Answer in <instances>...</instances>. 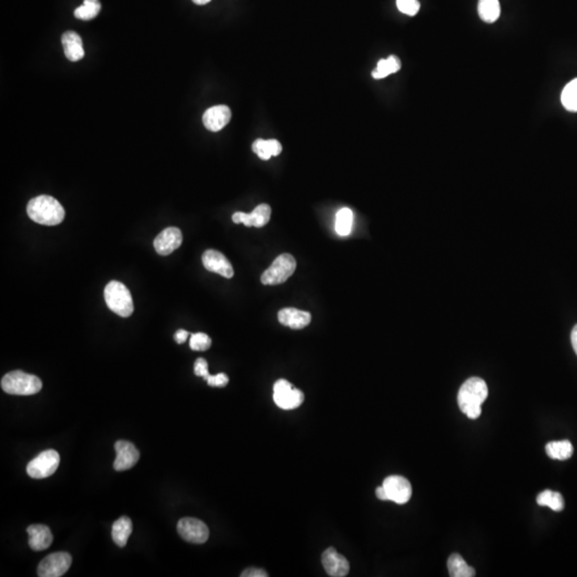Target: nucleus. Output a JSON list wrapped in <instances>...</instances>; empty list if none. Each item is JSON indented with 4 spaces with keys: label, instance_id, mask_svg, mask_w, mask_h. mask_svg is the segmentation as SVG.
<instances>
[{
    "label": "nucleus",
    "instance_id": "obj_5",
    "mask_svg": "<svg viewBox=\"0 0 577 577\" xmlns=\"http://www.w3.org/2000/svg\"><path fill=\"white\" fill-rule=\"evenodd\" d=\"M296 270V261L290 254H283L276 258L269 269L261 276V283L265 285H276L285 283Z\"/></svg>",
    "mask_w": 577,
    "mask_h": 577
},
{
    "label": "nucleus",
    "instance_id": "obj_20",
    "mask_svg": "<svg viewBox=\"0 0 577 577\" xmlns=\"http://www.w3.org/2000/svg\"><path fill=\"white\" fill-rule=\"evenodd\" d=\"M133 532V524L131 518L122 516L117 520L112 525V536L114 543L120 547H124L128 543V538Z\"/></svg>",
    "mask_w": 577,
    "mask_h": 577
},
{
    "label": "nucleus",
    "instance_id": "obj_27",
    "mask_svg": "<svg viewBox=\"0 0 577 577\" xmlns=\"http://www.w3.org/2000/svg\"><path fill=\"white\" fill-rule=\"evenodd\" d=\"M100 11L101 3L99 0H83V5L77 8L74 15L81 21H91L98 17Z\"/></svg>",
    "mask_w": 577,
    "mask_h": 577
},
{
    "label": "nucleus",
    "instance_id": "obj_10",
    "mask_svg": "<svg viewBox=\"0 0 577 577\" xmlns=\"http://www.w3.org/2000/svg\"><path fill=\"white\" fill-rule=\"evenodd\" d=\"M388 500L396 504L404 505L411 499L412 485L409 480L401 476H389L383 483Z\"/></svg>",
    "mask_w": 577,
    "mask_h": 577
},
{
    "label": "nucleus",
    "instance_id": "obj_3",
    "mask_svg": "<svg viewBox=\"0 0 577 577\" xmlns=\"http://www.w3.org/2000/svg\"><path fill=\"white\" fill-rule=\"evenodd\" d=\"M3 392L15 396H31L42 389V381L34 374L17 370L9 372L1 380Z\"/></svg>",
    "mask_w": 577,
    "mask_h": 577
},
{
    "label": "nucleus",
    "instance_id": "obj_35",
    "mask_svg": "<svg viewBox=\"0 0 577 577\" xmlns=\"http://www.w3.org/2000/svg\"><path fill=\"white\" fill-rule=\"evenodd\" d=\"M188 337V332L184 330H180L176 332V335H174V339H176V343L179 345H182L184 342L186 341Z\"/></svg>",
    "mask_w": 577,
    "mask_h": 577
},
{
    "label": "nucleus",
    "instance_id": "obj_4",
    "mask_svg": "<svg viewBox=\"0 0 577 577\" xmlns=\"http://www.w3.org/2000/svg\"><path fill=\"white\" fill-rule=\"evenodd\" d=\"M105 302L114 314L128 318L134 312L133 297L123 283L112 281L104 290Z\"/></svg>",
    "mask_w": 577,
    "mask_h": 577
},
{
    "label": "nucleus",
    "instance_id": "obj_37",
    "mask_svg": "<svg viewBox=\"0 0 577 577\" xmlns=\"http://www.w3.org/2000/svg\"><path fill=\"white\" fill-rule=\"evenodd\" d=\"M376 496H378V498L381 499V500H388L387 494H386V491H385L383 485L382 487L376 489Z\"/></svg>",
    "mask_w": 577,
    "mask_h": 577
},
{
    "label": "nucleus",
    "instance_id": "obj_2",
    "mask_svg": "<svg viewBox=\"0 0 577 577\" xmlns=\"http://www.w3.org/2000/svg\"><path fill=\"white\" fill-rule=\"evenodd\" d=\"M27 214L31 221L44 226L59 225L65 216V211L61 203L48 195H41L31 199L27 205Z\"/></svg>",
    "mask_w": 577,
    "mask_h": 577
},
{
    "label": "nucleus",
    "instance_id": "obj_8",
    "mask_svg": "<svg viewBox=\"0 0 577 577\" xmlns=\"http://www.w3.org/2000/svg\"><path fill=\"white\" fill-rule=\"evenodd\" d=\"M72 565V556L65 551L50 554L41 561L38 575L41 577H60L65 574Z\"/></svg>",
    "mask_w": 577,
    "mask_h": 577
},
{
    "label": "nucleus",
    "instance_id": "obj_11",
    "mask_svg": "<svg viewBox=\"0 0 577 577\" xmlns=\"http://www.w3.org/2000/svg\"><path fill=\"white\" fill-rule=\"evenodd\" d=\"M117 458L114 462V468L117 472H124L136 465L141 458L138 449L128 441H118L114 444Z\"/></svg>",
    "mask_w": 577,
    "mask_h": 577
},
{
    "label": "nucleus",
    "instance_id": "obj_28",
    "mask_svg": "<svg viewBox=\"0 0 577 577\" xmlns=\"http://www.w3.org/2000/svg\"><path fill=\"white\" fill-rule=\"evenodd\" d=\"M353 225V212L347 207L338 211L336 215V231L341 236H347L351 233Z\"/></svg>",
    "mask_w": 577,
    "mask_h": 577
},
{
    "label": "nucleus",
    "instance_id": "obj_30",
    "mask_svg": "<svg viewBox=\"0 0 577 577\" xmlns=\"http://www.w3.org/2000/svg\"><path fill=\"white\" fill-rule=\"evenodd\" d=\"M212 345V340L207 334H192L190 340V349L194 351H207Z\"/></svg>",
    "mask_w": 577,
    "mask_h": 577
},
{
    "label": "nucleus",
    "instance_id": "obj_25",
    "mask_svg": "<svg viewBox=\"0 0 577 577\" xmlns=\"http://www.w3.org/2000/svg\"><path fill=\"white\" fill-rule=\"evenodd\" d=\"M537 503L539 506L549 507L556 512H560L565 509V500L558 492L545 489L541 492L537 497Z\"/></svg>",
    "mask_w": 577,
    "mask_h": 577
},
{
    "label": "nucleus",
    "instance_id": "obj_31",
    "mask_svg": "<svg viewBox=\"0 0 577 577\" xmlns=\"http://www.w3.org/2000/svg\"><path fill=\"white\" fill-rule=\"evenodd\" d=\"M397 7L404 14L414 17L419 12L421 3L418 0H397Z\"/></svg>",
    "mask_w": 577,
    "mask_h": 577
},
{
    "label": "nucleus",
    "instance_id": "obj_13",
    "mask_svg": "<svg viewBox=\"0 0 577 577\" xmlns=\"http://www.w3.org/2000/svg\"><path fill=\"white\" fill-rule=\"evenodd\" d=\"M322 565L330 576L345 577L350 572L349 561L334 547H328L324 551L322 555Z\"/></svg>",
    "mask_w": 577,
    "mask_h": 577
},
{
    "label": "nucleus",
    "instance_id": "obj_19",
    "mask_svg": "<svg viewBox=\"0 0 577 577\" xmlns=\"http://www.w3.org/2000/svg\"><path fill=\"white\" fill-rule=\"evenodd\" d=\"M61 42L64 55L70 61L77 62L83 59L85 50H83V40L79 34H77L75 31H67L62 34Z\"/></svg>",
    "mask_w": 577,
    "mask_h": 577
},
{
    "label": "nucleus",
    "instance_id": "obj_7",
    "mask_svg": "<svg viewBox=\"0 0 577 577\" xmlns=\"http://www.w3.org/2000/svg\"><path fill=\"white\" fill-rule=\"evenodd\" d=\"M305 396L299 389H294L287 380H279L274 385V401L283 409H294L302 405Z\"/></svg>",
    "mask_w": 577,
    "mask_h": 577
},
{
    "label": "nucleus",
    "instance_id": "obj_9",
    "mask_svg": "<svg viewBox=\"0 0 577 577\" xmlns=\"http://www.w3.org/2000/svg\"><path fill=\"white\" fill-rule=\"evenodd\" d=\"M178 532L182 539L190 543L202 544L209 539V528L197 518H181L178 523Z\"/></svg>",
    "mask_w": 577,
    "mask_h": 577
},
{
    "label": "nucleus",
    "instance_id": "obj_32",
    "mask_svg": "<svg viewBox=\"0 0 577 577\" xmlns=\"http://www.w3.org/2000/svg\"><path fill=\"white\" fill-rule=\"evenodd\" d=\"M207 382L212 387H225L229 383V378L225 373H219L216 376L210 374L209 378H207Z\"/></svg>",
    "mask_w": 577,
    "mask_h": 577
},
{
    "label": "nucleus",
    "instance_id": "obj_16",
    "mask_svg": "<svg viewBox=\"0 0 577 577\" xmlns=\"http://www.w3.org/2000/svg\"><path fill=\"white\" fill-rule=\"evenodd\" d=\"M203 124L211 132H219L231 120V110L226 105L211 107L203 114Z\"/></svg>",
    "mask_w": 577,
    "mask_h": 577
},
{
    "label": "nucleus",
    "instance_id": "obj_34",
    "mask_svg": "<svg viewBox=\"0 0 577 577\" xmlns=\"http://www.w3.org/2000/svg\"><path fill=\"white\" fill-rule=\"evenodd\" d=\"M242 577H267L269 574L265 572L264 570H261V569H256V568H250L247 570H245L244 572L241 574Z\"/></svg>",
    "mask_w": 577,
    "mask_h": 577
},
{
    "label": "nucleus",
    "instance_id": "obj_23",
    "mask_svg": "<svg viewBox=\"0 0 577 577\" xmlns=\"http://www.w3.org/2000/svg\"><path fill=\"white\" fill-rule=\"evenodd\" d=\"M547 456L554 460L565 461L573 456V445L570 441H559V442H551L545 447Z\"/></svg>",
    "mask_w": 577,
    "mask_h": 577
},
{
    "label": "nucleus",
    "instance_id": "obj_21",
    "mask_svg": "<svg viewBox=\"0 0 577 577\" xmlns=\"http://www.w3.org/2000/svg\"><path fill=\"white\" fill-rule=\"evenodd\" d=\"M252 151L256 153L260 159L267 161L272 156H277L283 151V147L279 141L276 139H256L252 145Z\"/></svg>",
    "mask_w": 577,
    "mask_h": 577
},
{
    "label": "nucleus",
    "instance_id": "obj_29",
    "mask_svg": "<svg viewBox=\"0 0 577 577\" xmlns=\"http://www.w3.org/2000/svg\"><path fill=\"white\" fill-rule=\"evenodd\" d=\"M561 103L569 112H577V79L565 85L561 93Z\"/></svg>",
    "mask_w": 577,
    "mask_h": 577
},
{
    "label": "nucleus",
    "instance_id": "obj_12",
    "mask_svg": "<svg viewBox=\"0 0 577 577\" xmlns=\"http://www.w3.org/2000/svg\"><path fill=\"white\" fill-rule=\"evenodd\" d=\"M183 241L182 232L176 227L164 229L154 240V248L161 256H168L178 250Z\"/></svg>",
    "mask_w": 577,
    "mask_h": 577
},
{
    "label": "nucleus",
    "instance_id": "obj_6",
    "mask_svg": "<svg viewBox=\"0 0 577 577\" xmlns=\"http://www.w3.org/2000/svg\"><path fill=\"white\" fill-rule=\"evenodd\" d=\"M59 463V454L56 450L48 449L29 462L27 474L34 479H44L56 473Z\"/></svg>",
    "mask_w": 577,
    "mask_h": 577
},
{
    "label": "nucleus",
    "instance_id": "obj_24",
    "mask_svg": "<svg viewBox=\"0 0 577 577\" xmlns=\"http://www.w3.org/2000/svg\"><path fill=\"white\" fill-rule=\"evenodd\" d=\"M478 12L480 19L485 23H494L500 17L499 0H479Z\"/></svg>",
    "mask_w": 577,
    "mask_h": 577
},
{
    "label": "nucleus",
    "instance_id": "obj_1",
    "mask_svg": "<svg viewBox=\"0 0 577 577\" xmlns=\"http://www.w3.org/2000/svg\"><path fill=\"white\" fill-rule=\"evenodd\" d=\"M489 396L487 383L480 378H470L458 390V404L462 413L469 419L479 418L483 413L481 405Z\"/></svg>",
    "mask_w": 577,
    "mask_h": 577
},
{
    "label": "nucleus",
    "instance_id": "obj_14",
    "mask_svg": "<svg viewBox=\"0 0 577 577\" xmlns=\"http://www.w3.org/2000/svg\"><path fill=\"white\" fill-rule=\"evenodd\" d=\"M271 207L269 205H265V203H262L250 214L236 212V213L233 214L232 221L234 223H244L246 227L261 228L269 223L270 219H271Z\"/></svg>",
    "mask_w": 577,
    "mask_h": 577
},
{
    "label": "nucleus",
    "instance_id": "obj_26",
    "mask_svg": "<svg viewBox=\"0 0 577 577\" xmlns=\"http://www.w3.org/2000/svg\"><path fill=\"white\" fill-rule=\"evenodd\" d=\"M401 69V61L396 56H389L387 59H382L378 62L376 69L372 72V77L376 79L387 77L390 74L397 73Z\"/></svg>",
    "mask_w": 577,
    "mask_h": 577
},
{
    "label": "nucleus",
    "instance_id": "obj_15",
    "mask_svg": "<svg viewBox=\"0 0 577 577\" xmlns=\"http://www.w3.org/2000/svg\"><path fill=\"white\" fill-rule=\"evenodd\" d=\"M202 262L207 271L219 274L225 278H232L233 267L226 256L217 250H210L202 256Z\"/></svg>",
    "mask_w": 577,
    "mask_h": 577
},
{
    "label": "nucleus",
    "instance_id": "obj_22",
    "mask_svg": "<svg viewBox=\"0 0 577 577\" xmlns=\"http://www.w3.org/2000/svg\"><path fill=\"white\" fill-rule=\"evenodd\" d=\"M449 575L452 577H473L476 572L466 561L462 558V556L458 554H452L449 557L448 563Z\"/></svg>",
    "mask_w": 577,
    "mask_h": 577
},
{
    "label": "nucleus",
    "instance_id": "obj_36",
    "mask_svg": "<svg viewBox=\"0 0 577 577\" xmlns=\"http://www.w3.org/2000/svg\"><path fill=\"white\" fill-rule=\"evenodd\" d=\"M571 341H572L573 349L577 355V325L573 328L572 334H571Z\"/></svg>",
    "mask_w": 577,
    "mask_h": 577
},
{
    "label": "nucleus",
    "instance_id": "obj_17",
    "mask_svg": "<svg viewBox=\"0 0 577 577\" xmlns=\"http://www.w3.org/2000/svg\"><path fill=\"white\" fill-rule=\"evenodd\" d=\"M278 320L292 330H303L312 322V314L295 308H283L278 312Z\"/></svg>",
    "mask_w": 577,
    "mask_h": 577
},
{
    "label": "nucleus",
    "instance_id": "obj_18",
    "mask_svg": "<svg viewBox=\"0 0 577 577\" xmlns=\"http://www.w3.org/2000/svg\"><path fill=\"white\" fill-rule=\"evenodd\" d=\"M29 534V547L34 551H44L50 547L52 542V534L50 528L42 524H34L27 528Z\"/></svg>",
    "mask_w": 577,
    "mask_h": 577
},
{
    "label": "nucleus",
    "instance_id": "obj_38",
    "mask_svg": "<svg viewBox=\"0 0 577 577\" xmlns=\"http://www.w3.org/2000/svg\"><path fill=\"white\" fill-rule=\"evenodd\" d=\"M196 5L203 6L209 3L211 0H192Z\"/></svg>",
    "mask_w": 577,
    "mask_h": 577
},
{
    "label": "nucleus",
    "instance_id": "obj_33",
    "mask_svg": "<svg viewBox=\"0 0 577 577\" xmlns=\"http://www.w3.org/2000/svg\"><path fill=\"white\" fill-rule=\"evenodd\" d=\"M195 374L197 376H201V378H205V381H207V378H209V368H207V363L205 359L198 358L197 361H196Z\"/></svg>",
    "mask_w": 577,
    "mask_h": 577
}]
</instances>
